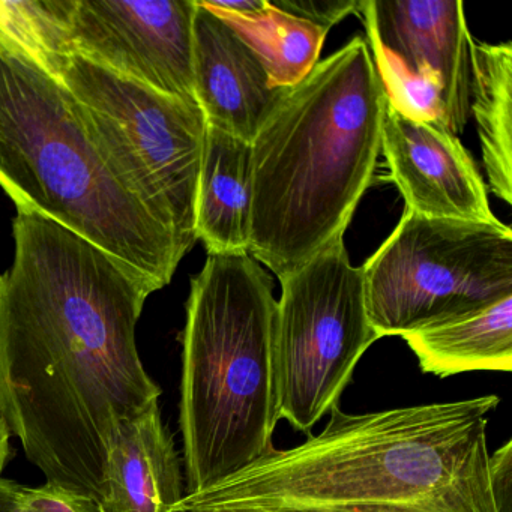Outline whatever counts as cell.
I'll return each instance as SVG.
<instances>
[{"label": "cell", "instance_id": "ac0fdd59", "mask_svg": "<svg viewBox=\"0 0 512 512\" xmlns=\"http://www.w3.org/2000/svg\"><path fill=\"white\" fill-rule=\"evenodd\" d=\"M77 0H0V52L34 65L62 83L76 56Z\"/></svg>", "mask_w": 512, "mask_h": 512}, {"label": "cell", "instance_id": "e0dca14e", "mask_svg": "<svg viewBox=\"0 0 512 512\" xmlns=\"http://www.w3.org/2000/svg\"><path fill=\"white\" fill-rule=\"evenodd\" d=\"M199 4L220 17L257 56L272 89H289L311 73L322 53L328 31L290 16L266 0L259 13L239 16Z\"/></svg>", "mask_w": 512, "mask_h": 512}, {"label": "cell", "instance_id": "8992f818", "mask_svg": "<svg viewBox=\"0 0 512 512\" xmlns=\"http://www.w3.org/2000/svg\"><path fill=\"white\" fill-rule=\"evenodd\" d=\"M62 83L107 166L187 254L197 242L208 127L197 101L160 94L77 55Z\"/></svg>", "mask_w": 512, "mask_h": 512}, {"label": "cell", "instance_id": "44dd1931", "mask_svg": "<svg viewBox=\"0 0 512 512\" xmlns=\"http://www.w3.org/2000/svg\"><path fill=\"white\" fill-rule=\"evenodd\" d=\"M271 4L329 32L350 14H359L361 0H272Z\"/></svg>", "mask_w": 512, "mask_h": 512}, {"label": "cell", "instance_id": "cb8c5ba5", "mask_svg": "<svg viewBox=\"0 0 512 512\" xmlns=\"http://www.w3.org/2000/svg\"><path fill=\"white\" fill-rule=\"evenodd\" d=\"M17 487H19L17 482L0 478V512H11Z\"/></svg>", "mask_w": 512, "mask_h": 512}, {"label": "cell", "instance_id": "30bf717a", "mask_svg": "<svg viewBox=\"0 0 512 512\" xmlns=\"http://www.w3.org/2000/svg\"><path fill=\"white\" fill-rule=\"evenodd\" d=\"M406 211L427 218L497 223L487 187L454 134L386 104L380 145Z\"/></svg>", "mask_w": 512, "mask_h": 512}, {"label": "cell", "instance_id": "9c48e42d", "mask_svg": "<svg viewBox=\"0 0 512 512\" xmlns=\"http://www.w3.org/2000/svg\"><path fill=\"white\" fill-rule=\"evenodd\" d=\"M194 14L196 0H77L74 49L116 76L196 101Z\"/></svg>", "mask_w": 512, "mask_h": 512}, {"label": "cell", "instance_id": "7402d4cb", "mask_svg": "<svg viewBox=\"0 0 512 512\" xmlns=\"http://www.w3.org/2000/svg\"><path fill=\"white\" fill-rule=\"evenodd\" d=\"M490 481L494 502L499 512H511L512 508V442L490 454Z\"/></svg>", "mask_w": 512, "mask_h": 512}, {"label": "cell", "instance_id": "5bb4252c", "mask_svg": "<svg viewBox=\"0 0 512 512\" xmlns=\"http://www.w3.org/2000/svg\"><path fill=\"white\" fill-rule=\"evenodd\" d=\"M251 143L206 127L196 197V239L208 254L250 245Z\"/></svg>", "mask_w": 512, "mask_h": 512}, {"label": "cell", "instance_id": "2e32d148", "mask_svg": "<svg viewBox=\"0 0 512 512\" xmlns=\"http://www.w3.org/2000/svg\"><path fill=\"white\" fill-rule=\"evenodd\" d=\"M470 113L491 191L512 203V43H473Z\"/></svg>", "mask_w": 512, "mask_h": 512}, {"label": "cell", "instance_id": "8fae6325", "mask_svg": "<svg viewBox=\"0 0 512 512\" xmlns=\"http://www.w3.org/2000/svg\"><path fill=\"white\" fill-rule=\"evenodd\" d=\"M365 31L413 73L442 82L449 133L458 136L470 118L472 46L460 0H361Z\"/></svg>", "mask_w": 512, "mask_h": 512}, {"label": "cell", "instance_id": "7c38bea8", "mask_svg": "<svg viewBox=\"0 0 512 512\" xmlns=\"http://www.w3.org/2000/svg\"><path fill=\"white\" fill-rule=\"evenodd\" d=\"M194 98L206 124L251 143L284 89H272L257 56L196 0Z\"/></svg>", "mask_w": 512, "mask_h": 512}, {"label": "cell", "instance_id": "52a82bcc", "mask_svg": "<svg viewBox=\"0 0 512 512\" xmlns=\"http://www.w3.org/2000/svg\"><path fill=\"white\" fill-rule=\"evenodd\" d=\"M361 269L371 326L401 337L512 296V230L406 211Z\"/></svg>", "mask_w": 512, "mask_h": 512}, {"label": "cell", "instance_id": "7a4b0ae2", "mask_svg": "<svg viewBox=\"0 0 512 512\" xmlns=\"http://www.w3.org/2000/svg\"><path fill=\"white\" fill-rule=\"evenodd\" d=\"M496 395L350 415L185 494L187 512H499L487 427Z\"/></svg>", "mask_w": 512, "mask_h": 512}, {"label": "cell", "instance_id": "d6986e66", "mask_svg": "<svg viewBox=\"0 0 512 512\" xmlns=\"http://www.w3.org/2000/svg\"><path fill=\"white\" fill-rule=\"evenodd\" d=\"M367 37L374 67L389 106L412 121L436 125L449 133L442 82L430 74L413 73L373 35L367 34Z\"/></svg>", "mask_w": 512, "mask_h": 512}, {"label": "cell", "instance_id": "6da1fadb", "mask_svg": "<svg viewBox=\"0 0 512 512\" xmlns=\"http://www.w3.org/2000/svg\"><path fill=\"white\" fill-rule=\"evenodd\" d=\"M0 275V410L47 482L101 502L122 422L158 403L137 349L151 284L35 214L13 223Z\"/></svg>", "mask_w": 512, "mask_h": 512}, {"label": "cell", "instance_id": "9a60e30c", "mask_svg": "<svg viewBox=\"0 0 512 512\" xmlns=\"http://www.w3.org/2000/svg\"><path fill=\"white\" fill-rule=\"evenodd\" d=\"M424 373L512 370V296L454 319L401 335Z\"/></svg>", "mask_w": 512, "mask_h": 512}, {"label": "cell", "instance_id": "3957f363", "mask_svg": "<svg viewBox=\"0 0 512 512\" xmlns=\"http://www.w3.org/2000/svg\"><path fill=\"white\" fill-rule=\"evenodd\" d=\"M388 100L355 37L281 92L251 142L248 253L278 280L344 238L373 182Z\"/></svg>", "mask_w": 512, "mask_h": 512}, {"label": "cell", "instance_id": "277c9868", "mask_svg": "<svg viewBox=\"0 0 512 512\" xmlns=\"http://www.w3.org/2000/svg\"><path fill=\"white\" fill-rule=\"evenodd\" d=\"M274 284L242 253L208 254L182 332L179 425L187 493L226 481L274 449Z\"/></svg>", "mask_w": 512, "mask_h": 512}, {"label": "cell", "instance_id": "ba28073f", "mask_svg": "<svg viewBox=\"0 0 512 512\" xmlns=\"http://www.w3.org/2000/svg\"><path fill=\"white\" fill-rule=\"evenodd\" d=\"M275 313L278 416L311 434L338 406L359 359L379 335L371 326L364 274L344 238L280 278Z\"/></svg>", "mask_w": 512, "mask_h": 512}, {"label": "cell", "instance_id": "5b68a950", "mask_svg": "<svg viewBox=\"0 0 512 512\" xmlns=\"http://www.w3.org/2000/svg\"><path fill=\"white\" fill-rule=\"evenodd\" d=\"M0 187L35 214L97 245L151 284L172 281L185 253L121 184L64 83L0 52Z\"/></svg>", "mask_w": 512, "mask_h": 512}, {"label": "cell", "instance_id": "603a6c76", "mask_svg": "<svg viewBox=\"0 0 512 512\" xmlns=\"http://www.w3.org/2000/svg\"><path fill=\"white\" fill-rule=\"evenodd\" d=\"M10 439V430H8L7 422H5L2 410H0V478H2L8 458H10Z\"/></svg>", "mask_w": 512, "mask_h": 512}, {"label": "cell", "instance_id": "4fadbf2b", "mask_svg": "<svg viewBox=\"0 0 512 512\" xmlns=\"http://www.w3.org/2000/svg\"><path fill=\"white\" fill-rule=\"evenodd\" d=\"M181 458L154 404L122 422L110 449L103 512H187Z\"/></svg>", "mask_w": 512, "mask_h": 512}, {"label": "cell", "instance_id": "ffe728a7", "mask_svg": "<svg viewBox=\"0 0 512 512\" xmlns=\"http://www.w3.org/2000/svg\"><path fill=\"white\" fill-rule=\"evenodd\" d=\"M11 512H103V508L88 494L46 482L40 487L19 485Z\"/></svg>", "mask_w": 512, "mask_h": 512}]
</instances>
